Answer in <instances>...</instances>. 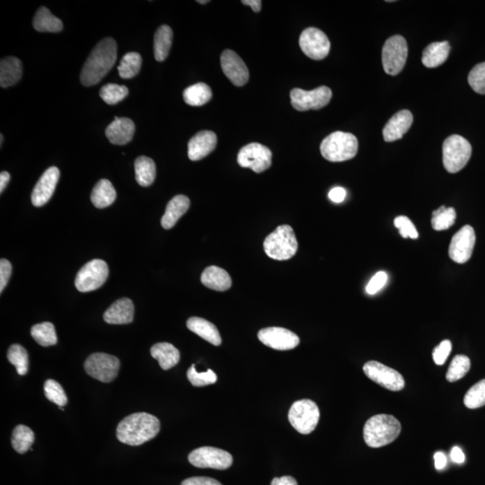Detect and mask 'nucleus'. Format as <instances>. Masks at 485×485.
I'll use <instances>...</instances> for the list:
<instances>
[{"label": "nucleus", "instance_id": "nucleus-19", "mask_svg": "<svg viewBox=\"0 0 485 485\" xmlns=\"http://www.w3.org/2000/svg\"><path fill=\"white\" fill-rule=\"evenodd\" d=\"M60 175V170L56 166H51L43 173L33 190L32 203L33 206L42 207L49 202L51 196H54Z\"/></svg>", "mask_w": 485, "mask_h": 485}, {"label": "nucleus", "instance_id": "nucleus-10", "mask_svg": "<svg viewBox=\"0 0 485 485\" xmlns=\"http://www.w3.org/2000/svg\"><path fill=\"white\" fill-rule=\"evenodd\" d=\"M84 367L88 375L93 379L103 383H110L118 376L120 360L113 355L97 352L91 354L86 359Z\"/></svg>", "mask_w": 485, "mask_h": 485}, {"label": "nucleus", "instance_id": "nucleus-36", "mask_svg": "<svg viewBox=\"0 0 485 485\" xmlns=\"http://www.w3.org/2000/svg\"><path fill=\"white\" fill-rule=\"evenodd\" d=\"M31 335L37 344L49 347L57 344L58 338L54 324L49 322L35 324L31 329Z\"/></svg>", "mask_w": 485, "mask_h": 485}, {"label": "nucleus", "instance_id": "nucleus-34", "mask_svg": "<svg viewBox=\"0 0 485 485\" xmlns=\"http://www.w3.org/2000/svg\"><path fill=\"white\" fill-rule=\"evenodd\" d=\"M212 91L205 83H197L184 91V100L191 106H202L211 101Z\"/></svg>", "mask_w": 485, "mask_h": 485}, {"label": "nucleus", "instance_id": "nucleus-11", "mask_svg": "<svg viewBox=\"0 0 485 485\" xmlns=\"http://www.w3.org/2000/svg\"><path fill=\"white\" fill-rule=\"evenodd\" d=\"M188 459L196 468H213L218 470H225L233 464V456L231 454L212 447H202L191 451Z\"/></svg>", "mask_w": 485, "mask_h": 485}, {"label": "nucleus", "instance_id": "nucleus-49", "mask_svg": "<svg viewBox=\"0 0 485 485\" xmlns=\"http://www.w3.org/2000/svg\"><path fill=\"white\" fill-rule=\"evenodd\" d=\"M12 273V265L10 262L6 259H1L0 261V292L8 285L9 278Z\"/></svg>", "mask_w": 485, "mask_h": 485}, {"label": "nucleus", "instance_id": "nucleus-14", "mask_svg": "<svg viewBox=\"0 0 485 485\" xmlns=\"http://www.w3.org/2000/svg\"><path fill=\"white\" fill-rule=\"evenodd\" d=\"M363 372L372 381L391 391H400L404 388L403 376L379 361L372 360L363 366Z\"/></svg>", "mask_w": 485, "mask_h": 485}, {"label": "nucleus", "instance_id": "nucleus-37", "mask_svg": "<svg viewBox=\"0 0 485 485\" xmlns=\"http://www.w3.org/2000/svg\"><path fill=\"white\" fill-rule=\"evenodd\" d=\"M142 58L138 52H128L120 61L118 72L120 78L129 79L140 73Z\"/></svg>", "mask_w": 485, "mask_h": 485}, {"label": "nucleus", "instance_id": "nucleus-16", "mask_svg": "<svg viewBox=\"0 0 485 485\" xmlns=\"http://www.w3.org/2000/svg\"><path fill=\"white\" fill-rule=\"evenodd\" d=\"M475 245V233L471 225H464L451 239L449 255L456 264H466L471 258Z\"/></svg>", "mask_w": 485, "mask_h": 485}, {"label": "nucleus", "instance_id": "nucleus-55", "mask_svg": "<svg viewBox=\"0 0 485 485\" xmlns=\"http://www.w3.org/2000/svg\"><path fill=\"white\" fill-rule=\"evenodd\" d=\"M242 4L249 6L253 8V12L258 13L261 10L262 2L261 0H243Z\"/></svg>", "mask_w": 485, "mask_h": 485}, {"label": "nucleus", "instance_id": "nucleus-13", "mask_svg": "<svg viewBox=\"0 0 485 485\" xmlns=\"http://www.w3.org/2000/svg\"><path fill=\"white\" fill-rule=\"evenodd\" d=\"M273 153L270 148L260 143H250L241 148L237 155V163L245 168L255 173H262L271 166Z\"/></svg>", "mask_w": 485, "mask_h": 485}, {"label": "nucleus", "instance_id": "nucleus-5", "mask_svg": "<svg viewBox=\"0 0 485 485\" xmlns=\"http://www.w3.org/2000/svg\"><path fill=\"white\" fill-rule=\"evenodd\" d=\"M264 248L269 257L274 260H289L299 248L294 230L290 225H280L265 239Z\"/></svg>", "mask_w": 485, "mask_h": 485}, {"label": "nucleus", "instance_id": "nucleus-54", "mask_svg": "<svg viewBox=\"0 0 485 485\" xmlns=\"http://www.w3.org/2000/svg\"><path fill=\"white\" fill-rule=\"evenodd\" d=\"M434 462L435 468H436L438 470H441V469H443L447 465V457L443 452L435 453Z\"/></svg>", "mask_w": 485, "mask_h": 485}, {"label": "nucleus", "instance_id": "nucleus-47", "mask_svg": "<svg viewBox=\"0 0 485 485\" xmlns=\"http://www.w3.org/2000/svg\"><path fill=\"white\" fill-rule=\"evenodd\" d=\"M451 350H452V344H451L450 340H444V341L440 342V345H438L434 349V353H432L434 363L437 365H443L446 363L447 358H449Z\"/></svg>", "mask_w": 485, "mask_h": 485}, {"label": "nucleus", "instance_id": "nucleus-58", "mask_svg": "<svg viewBox=\"0 0 485 485\" xmlns=\"http://www.w3.org/2000/svg\"><path fill=\"white\" fill-rule=\"evenodd\" d=\"M0 138H1V141H0V142H1V146H2L3 141H4V138H3V135H2V134L0 135Z\"/></svg>", "mask_w": 485, "mask_h": 485}, {"label": "nucleus", "instance_id": "nucleus-30", "mask_svg": "<svg viewBox=\"0 0 485 485\" xmlns=\"http://www.w3.org/2000/svg\"><path fill=\"white\" fill-rule=\"evenodd\" d=\"M116 199V191L107 179L99 181L91 193V202L95 208L104 209L112 205Z\"/></svg>", "mask_w": 485, "mask_h": 485}, {"label": "nucleus", "instance_id": "nucleus-28", "mask_svg": "<svg viewBox=\"0 0 485 485\" xmlns=\"http://www.w3.org/2000/svg\"><path fill=\"white\" fill-rule=\"evenodd\" d=\"M23 66L19 58L7 57L0 63V86L6 88L17 84L22 78Z\"/></svg>", "mask_w": 485, "mask_h": 485}, {"label": "nucleus", "instance_id": "nucleus-27", "mask_svg": "<svg viewBox=\"0 0 485 485\" xmlns=\"http://www.w3.org/2000/svg\"><path fill=\"white\" fill-rule=\"evenodd\" d=\"M151 356L159 361V366L164 370H168L177 365L180 360V352L174 345L168 342H159L152 346Z\"/></svg>", "mask_w": 485, "mask_h": 485}, {"label": "nucleus", "instance_id": "nucleus-24", "mask_svg": "<svg viewBox=\"0 0 485 485\" xmlns=\"http://www.w3.org/2000/svg\"><path fill=\"white\" fill-rule=\"evenodd\" d=\"M190 204L189 198L187 196H177L173 198L166 206L165 214L161 219L162 227L165 230H171L189 209Z\"/></svg>", "mask_w": 485, "mask_h": 485}, {"label": "nucleus", "instance_id": "nucleus-51", "mask_svg": "<svg viewBox=\"0 0 485 485\" xmlns=\"http://www.w3.org/2000/svg\"><path fill=\"white\" fill-rule=\"evenodd\" d=\"M330 200L335 203H341L344 202L346 197V191L342 187H335L330 191L328 194Z\"/></svg>", "mask_w": 485, "mask_h": 485}, {"label": "nucleus", "instance_id": "nucleus-39", "mask_svg": "<svg viewBox=\"0 0 485 485\" xmlns=\"http://www.w3.org/2000/svg\"><path fill=\"white\" fill-rule=\"evenodd\" d=\"M9 363L15 367L20 376L26 375L29 372V360L26 349L19 344L10 346L8 351Z\"/></svg>", "mask_w": 485, "mask_h": 485}, {"label": "nucleus", "instance_id": "nucleus-44", "mask_svg": "<svg viewBox=\"0 0 485 485\" xmlns=\"http://www.w3.org/2000/svg\"><path fill=\"white\" fill-rule=\"evenodd\" d=\"M187 379L193 387L200 388L215 384L218 376L212 369H208L205 372H198L196 365H191L187 372Z\"/></svg>", "mask_w": 485, "mask_h": 485}, {"label": "nucleus", "instance_id": "nucleus-32", "mask_svg": "<svg viewBox=\"0 0 485 485\" xmlns=\"http://www.w3.org/2000/svg\"><path fill=\"white\" fill-rule=\"evenodd\" d=\"M173 42L171 27L163 24L157 30L154 36V56L157 61L162 63L168 58Z\"/></svg>", "mask_w": 485, "mask_h": 485}, {"label": "nucleus", "instance_id": "nucleus-26", "mask_svg": "<svg viewBox=\"0 0 485 485\" xmlns=\"http://www.w3.org/2000/svg\"><path fill=\"white\" fill-rule=\"evenodd\" d=\"M187 328L200 337L215 346L221 344L222 339L217 327L200 317H191L186 323Z\"/></svg>", "mask_w": 485, "mask_h": 485}, {"label": "nucleus", "instance_id": "nucleus-23", "mask_svg": "<svg viewBox=\"0 0 485 485\" xmlns=\"http://www.w3.org/2000/svg\"><path fill=\"white\" fill-rule=\"evenodd\" d=\"M134 318V302L127 298H122L114 302L104 314V320L110 324H131Z\"/></svg>", "mask_w": 485, "mask_h": 485}, {"label": "nucleus", "instance_id": "nucleus-15", "mask_svg": "<svg viewBox=\"0 0 485 485\" xmlns=\"http://www.w3.org/2000/svg\"><path fill=\"white\" fill-rule=\"evenodd\" d=\"M299 46L305 55L315 61L324 60L329 54L331 49L328 37L315 27L303 31L299 38Z\"/></svg>", "mask_w": 485, "mask_h": 485}, {"label": "nucleus", "instance_id": "nucleus-42", "mask_svg": "<svg viewBox=\"0 0 485 485\" xmlns=\"http://www.w3.org/2000/svg\"><path fill=\"white\" fill-rule=\"evenodd\" d=\"M129 95V89L126 86L117 84L104 85L100 90V97L107 104L113 106L120 103Z\"/></svg>", "mask_w": 485, "mask_h": 485}, {"label": "nucleus", "instance_id": "nucleus-22", "mask_svg": "<svg viewBox=\"0 0 485 485\" xmlns=\"http://www.w3.org/2000/svg\"><path fill=\"white\" fill-rule=\"evenodd\" d=\"M135 125L131 119L114 117V120L106 129V135L113 145H126L134 138Z\"/></svg>", "mask_w": 485, "mask_h": 485}, {"label": "nucleus", "instance_id": "nucleus-18", "mask_svg": "<svg viewBox=\"0 0 485 485\" xmlns=\"http://www.w3.org/2000/svg\"><path fill=\"white\" fill-rule=\"evenodd\" d=\"M222 70L233 85L243 86L248 82L249 70L242 58L231 49H225L221 57Z\"/></svg>", "mask_w": 485, "mask_h": 485}, {"label": "nucleus", "instance_id": "nucleus-9", "mask_svg": "<svg viewBox=\"0 0 485 485\" xmlns=\"http://www.w3.org/2000/svg\"><path fill=\"white\" fill-rule=\"evenodd\" d=\"M109 275V268L106 262L95 259L84 265L75 280L76 288L80 292H90L104 285Z\"/></svg>", "mask_w": 485, "mask_h": 485}, {"label": "nucleus", "instance_id": "nucleus-40", "mask_svg": "<svg viewBox=\"0 0 485 485\" xmlns=\"http://www.w3.org/2000/svg\"><path fill=\"white\" fill-rule=\"evenodd\" d=\"M471 361L465 355H456L451 361L446 378L449 382H456L464 378L470 369Z\"/></svg>", "mask_w": 485, "mask_h": 485}, {"label": "nucleus", "instance_id": "nucleus-46", "mask_svg": "<svg viewBox=\"0 0 485 485\" xmlns=\"http://www.w3.org/2000/svg\"><path fill=\"white\" fill-rule=\"evenodd\" d=\"M394 223L404 239H418V231L416 230L415 225L409 218L406 217V216H399V217L395 218Z\"/></svg>", "mask_w": 485, "mask_h": 485}, {"label": "nucleus", "instance_id": "nucleus-7", "mask_svg": "<svg viewBox=\"0 0 485 485\" xmlns=\"http://www.w3.org/2000/svg\"><path fill=\"white\" fill-rule=\"evenodd\" d=\"M320 412L315 401L304 399L295 401L290 407L289 421L292 427L301 434H310L317 428Z\"/></svg>", "mask_w": 485, "mask_h": 485}, {"label": "nucleus", "instance_id": "nucleus-1", "mask_svg": "<svg viewBox=\"0 0 485 485\" xmlns=\"http://www.w3.org/2000/svg\"><path fill=\"white\" fill-rule=\"evenodd\" d=\"M117 60V43L113 38H106L97 43L86 60L80 75L85 86L98 84L109 72Z\"/></svg>", "mask_w": 485, "mask_h": 485}, {"label": "nucleus", "instance_id": "nucleus-8", "mask_svg": "<svg viewBox=\"0 0 485 485\" xmlns=\"http://www.w3.org/2000/svg\"><path fill=\"white\" fill-rule=\"evenodd\" d=\"M408 56L406 40L401 35L390 37L382 49V64L385 72L397 76L406 66Z\"/></svg>", "mask_w": 485, "mask_h": 485}, {"label": "nucleus", "instance_id": "nucleus-43", "mask_svg": "<svg viewBox=\"0 0 485 485\" xmlns=\"http://www.w3.org/2000/svg\"><path fill=\"white\" fill-rule=\"evenodd\" d=\"M45 397L58 407H63L67 404V397L60 383L54 379L46 380L45 384Z\"/></svg>", "mask_w": 485, "mask_h": 485}, {"label": "nucleus", "instance_id": "nucleus-45", "mask_svg": "<svg viewBox=\"0 0 485 485\" xmlns=\"http://www.w3.org/2000/svg\"><path fill=\"white\" fill-rule=\"evenodd\" d=\"M468 83L472 90L485 95V63L472 67L468 75Z\"/></svg>", "mask_w": 485, "mask_h": 485}, {"label": "nucleus", "instance_id": "nucleus-2", "mask_svg": "<svg viewBox=\"0 0 485 485\" xmlns=\"http://www.w3.org/2000/svg\"><path fill=\"white\" fill-rule=\"evenodd\" d=\"M160 431V422L150 413H138L127 416L118 424L117 438L129 446H140L155 438Z\"/></svg>", "mask_w": 485, "mask_h": 485}, {"label": "nucleus", "instance_id": "nucleus-4", "mask_svg": "<svg viewBox=\"0 0 485 485\" xmlns=\"http://www.w3.org/2000/svg\"><path fill=\"white\" fill-rule=\"evenodd\" d=\"M359 150V142L353 134L335 132L322 141L320 151L330 162H344L353 159Z\"/></svg>", "mask_w": 485, "mask_h": 485}, {"label": "nucleus", "instance_id": "nucleus-21", "mask_svg": "<svg viewBox=\"0 0 485 485\" xmlns=\"http://www.w3.org/2000/svg\"><path fill=\"white\" fill-rule=\"evenodd\" d=\"M413 122V116L410 111L401 110L395 113L383 129L385 141L393 142L400 140L409 131Z\"/></svg>", "mask_w": 485, "mask_h": 485}, {"label": "nucleus", "instance_id": "nucleus-35", "mask_svg": "<svg viewBox=\"0 0 485 485\" xmlns=\"http://www.w3.org/2000/svg\"><path fill=\"white\" fill-rule=\"evenodd\" d=\"M35 443V434L26 425H18L12 434V446L17 452H27Z\"/></svg>", "mask_w": 485, "mask_h": 485}, {"label": "nucleus", "instance_id": "nucleus-17", "mask_svg": "<svg viewBox=\"0 0 485 485\" xmlns=\"http://www.w3.org/2000/svg\"><path fill=\"white\" fill-rule=\"evenodd\" d=\"M258 338L264 345L278 351L292 350L301 342L296 333L282 327L262 329L258 333Z\"/></svg>", "mask_w": 485, "mask_h": 485}, {"label": "nucleus", "instance_id": "nucleus-12", "mask_svg": "<svg viewBox=\"0 0 485 485\" xmlns=\"http://www.w3.org/2000/svg\"><path fill=\"white\" fill-rule=\"evenodd\" d=\"M332 97V90L327 86H319L311 91L294 88L290 92L292 106L299 112L322 109L330 103Z\"/></svg>", "mask_w": 485, "mask_h": 485}, {"label": "nucleus", "instance_id": "nucleus-52", "mask_svg": "<svg viewBox=\"0 0 485 485\" xmlns=\"http://www.w3.org/2000/svg\"><path fill=\"white\" fill-rule=\"evenodd\" d=\"M451 459L456 464H463L465 462L466 456L464 452L459 447H454L450 453Z\"/></svg>", "mask_w": 485, "mask_h": 485}, {"label": "nucleus", "instance_id": "nucleus-29", "mask_svg": "<svg viewBox=\"0 0 485 485\" xmlns=\"http://www.w3.org/2000/svg\"><path fill=\"white\" fill-rule=\"evenodd\" d=\"M450 51L449 42H432L422 52V64L429 69L440 66L447 61Z\"/></svg>", "mask_w": 485, "mask_h": 485}, {"label": "nucleus", "instance_id": "nucleus-53", "mask_svg": "<svg viewBox=\"0 0 485 485\" xmlns=\"http://www.w3.org/2000/svg\"><path fill=\"white\" fill-rule=\"evenodd\" d=\"M271 485H298V483L294 477L286 475V477L274 478Z\"/></svg>", "mask_w": 485, "mask_h": 485}, {"label": "nucleus", "instance_id": "nucleus-6", "mask_svg": "<svg viewBox=\"0 0 485 485\" xmlns=\"http://www.w3.org/2000/svg\"><path fill=\"white\" fill-rule=\"evenodd\" d=\"M443 165L451 174L461 171L470 159L472 146L460 135H452L443 143Z\"/></svg>", "mask_w": 485, "mask_h": 485}, {"label": "nucleus", "instance_id": "nucleus-33", "mask_svg": "<svg viewBox=\"0 0 485 485\" xmlns=\"http://www.w3.org/2000/svg\"><path fill=\"white\" fill-rule=\"evenodd\" d=\"M156 174L155 162L150 157L142 156L136 159V180L141 186H150L155 181Z\"/></svg>", "mask_w": 485, "mask_h": 485}, {"label": "nucleus", "instance_id": "nucleus-56", "mask_svg": "<svg viewBox=\"0 0 485 485\" xmlns=\"http://www.w3.org/2000/svg\"><path fill=\"white\" fill-rule=\"evenodd\" d=\"M10 175L8 172L3 171L0 174V193H3V191L7 187L9 181H10Z\"/></svg>", "mask_w": 485, "mask_h": 485}, {"label": "nucleus", "instance_id": "nucleus-50", "mask_svg": "<svg viewBox=\"0 0 485 485\" xmlns=\"http://www.w3.org/2000/svg\"><path fill=\"white\" fill-rule=\"evenodd\" d=\"M181 485H222L215 479L209 477H191L184 480Z\"/></svg>", "mask_w": 485, "mask_h": 485}, {"label": "nucleus", "instance_id": "nucleus-48", "mask_svg": "<svg viewBox=\"0 0 485 485\" xmlns=\"http://www.w3.org/2000/svg\"><path fill=\"white\" fill-rule=\"evenodd\" d=\"M388 280V276L385 271H379V273H376L374 275L372 279L370 280L369 284H367L366 288L367 294L374 295L378 293L380 289L384 288Z\"/></svg>", "mask_w": 485, "mask_h": 485}, {"label": "nucleus", "instance_id": "nucleus-31", "mask_svg": "<svg viewBox=\"0 0 485 485\" xmlns=\"http://www.w3.org/2000/svg\"><path fill=\"white\" fill-rule=\"evenodd\" d=\"M33 26L38 32L58 33L63 29V23L60 18L52 15L45 7L40 8L36 12Z\"/></svg>", "mask_w": 485, "mask_h": 485}, {"label": "nucleus", "instance_id": "nucleus-25", "mask_svg": "<svg viewBox=\"0 0 485 485\" xmlns=\"http://www.w3.org/2000/svg\"><path fill=\"white\" fill-rule=\"evenodd\" d=\"M200 280L207 288L225 292L232 285L230 275L223 269L217 267H209L203 271Z\"/></svg>", "mask_w": 485, "mask_h": 485}, {"label": "nucleus", "instance_id": "nucleus-3", "mask_svg": "<svg viewBox=\"0 0 485 485\" xmlns=\"http://www.w3.org/2000/svg\"><path fill=\"white\" fill-rule=\"evenodd\" d=\"M401 423L395 417L378 415L367 420L363 437L367 446L381 447L393 443L401 434Z\"/></svg>", "mask_w": 485, "mask_h": 485}, {"label": "nucleus", "instance_id": "nucleus-41", "mask_svg": "<svg viewBox=\"0 0 485 485\" xmlns=\"http://www.w3.org/2000/svg\"><path fill=\"white\" fill-rule=\"evenodd\" d=\"M464 404L469 409H477L485 406V379L480 380L466 392Z\"/></svg>", "mask_w": 485, "mask_h": 485}, {"label": "nucleus", "instance_id": "nucleus-38", "mask_svg": "<svg viewBox=\"0 0 485 485\" xmlns=\"http://www.w3.org/2000/svg\"><path fill=\"white\" fill-rule=\"evenodd\" d=\"M456 213L455 209L441 206L440 209L432 212L431 225L434 230L443 231L449 230L455 224Z\"/></svg>", "mask_w": 485, "mask_h": 485}, {"label": "nucleus", "instance_id": "nucleus-20", "mask_svg": "<svg viewBox=\"0 0 485 485\" xmlns=\"http://www.w3.org/2000/svg\"><path fill=\"white\" fill-rule=\"evenodd\" d=\"M217 135L211 131L198 132L188 143V157L191 161H199L209 156L217 146Z\"/></svg>", "mask_w": 485, "mask_h": 485}, {"label": "nucleus", "instance_id": "nucleus-57", "mask_svg": "<svg viewBox=\"0 0 485 485\" xmlns=\"http://www.w3.org/2000/svg\"><path fill=\"white\" fill-rule=\"evenodd\" d=\"M197 2L199 3V4L204 5V4H207V3H209V1H208V0H206V1H200V0H199V1H197Z\"/></svg>", "mask_w": 485, "mask_h": 485}]
</instances>
